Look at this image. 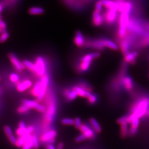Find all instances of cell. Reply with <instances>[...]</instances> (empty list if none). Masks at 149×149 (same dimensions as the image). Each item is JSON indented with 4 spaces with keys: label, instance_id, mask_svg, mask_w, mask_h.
Here are the masks:
<instances>
[{
    "label": "cell",
    "instance_id": "8d00e7d4",
    "mask_svg": "<svg viewBox=\"0 0 149 149\" xmlns=\"http://www.w3.org/2000/svg\"><path fill=\"white\" fill-rule=\"evenodd\" d=\"M32 141H33V148L34 149H37L39 148V141L38 139L37 136L35 135L32 136Z\"/></svg>",
    "mask_w": 149,
    "mask_h": 149
},
{
    "label": "cell",
    "instance_id": "bcb514c9",
    "mask_svg": "<svg viewBox=\"0 0 149 149\" xmlns=\"http://www.w3.org/2000/svg\"><path fill=\"white\" fill-rule=\"evenodd\" d=\"M47 149H56V148L54 146L53 144H49L47 147Z\"/></svg>",
    "mask_w": 149,
    "mask_h": 149
},
{
    "label": "cell",
    "instance_id": "ab89813d",
    "mask_svg": "<svg viewBox=\"0 0 149 149\" xmlns=\"http://www.w3.org/2000/svg\"><path fill=\"white\" fill-rule=\"evenodd\" d=\"M4 130H5L6 134L8 136V138H9V137H10V136L13 135V133H12V129L9 126H6L5 128H4Z\"/></svg>",
    "mask_w": 149,
    "mask_h": 149
},
{
    "label": "cell",
    "instance_id": "4fadbf2b",
    "mask_svg": "<svg viewBox=\"0 0 149 149\" xmlns=\"http://www.w3.org/2000/svg\"><path fill=\"white\" fill-rule=\"evenodd\" d=\"M101 40L104 48H107L113 50H117L119 49L118 45L116 43H114L112 40L106 38L102 37L100 38Z\"/></svg>",
    "mask_w": 149,
    "mask_h": 149
},
{
    "label": "cell",
    "instance_id": "74e56055",
    "mask_svg": "<svg viewBox=\"0 0 149 149\" xmlns=\"http://www.w3.org/2000/svg\"><path fill=\"white\" fill-rule=\"evenodd\" d=\"M97 100H98V98H97V96H96V95H92L88 98V102L91 104H95L97 101Z\"/></svg>",
    "mask_w": 149,
    "mask_h": 149
},
{
    "label": "cell",
    "instance_id": "f6af8a7d",
    "mask_svg": "<svg viewBox=\"0 0 149 149\" xmlns=\"http://www.w3.org/2000/svg\"><path fill=\"white\" fill-rule=\"evenodd\" d=\"M34 130V128L32 126H29L27 128V133L29 134H31L32 133V132H33Z\"/></svg>",
    "mask_w": 149,
    "mask_h": 149
},
{
    "label": "cell",
    "instance_id": "c3c4849f",
    "mask_svg": "<svg viewBox=\"0 0 149 149\" xmlns=\"http://www.w3.org/2000/svg\"><path fill=\"white\" fill-rule=\"evenodd\" d=\"M3 6L1 3H0V13L3 11Z\"/></svg>",
    "mask_w": 149,
    "mask_h": 149
},
{
    "label": "cell",
    "instance_id": "1f68e13d",
    "mask_svg": "<svg viewBox=\"0 0 149 149\" xmlns=\"http://www.w3.org/2000/svg\"><path fill=\"white\" fill-rule=\"evenodd\" d=\"M27 135H24V136H19L18 138L17 139L16 145L17 147H19V148H21L22 147V146H23L24 143L25 142V140H26Z\"/></svg>",
    "mask_w": 149,
    "mask_h": 149
},
{
    "label": "cell",
    "instance_id": "b9f144b4",
    "mask_svg": "<svg viewBox=\"0 0 149 149\" xmlns=\"http://www.w3.org/2000/svg\"><path fill=\"white\" fill-rule=\"evenodd\" d=\"M86 139H87V138L86 137L85 135L84 134H80V135H79L76 138V141L79 143V142H81Z\"/></svg>",
    "mask_w": 149,
    "mask_h": 149
},
{
    "label": "cell",
    "instance_id": "484cf974",
    "mask_svg": "<svg viewBox=\"0 0 149 149\" xmlns=\"http://www.w3.org/2000/svg\"><path fill=\"white\" fill-rule=\"evenodd\" d=\"M140 44L142 47L146 48L149 46V32L144 34L140 40Z\"/></svg>",
    "mask_w": 149,
    "mask_h": 149
},
{
    "label": "cell",
    "instance_id": "52a82bcc",
    "mask_svg": "<svg viewBox=\"0 0 149 149\" xmlns=\"http://www.w3.org/2000/svg\"><path fill=\"white\" fill-rule=\"evenodd\" d=\"M8 57L11 63L18 72H21L26 68L23 62L21 61L14 54H10Z\"/></svg>",
    "mask_w": 149,
    "mask_h": 149
},
{
    "label": "cell",
    "instance_id": "681fc988",
    "mask_svg": "<svg viewBox=\"0 0 149 149\" xmlns=\"http://www.w3.org/2000/svg\"><path fill=\"white\" fill-rule=\"evenodd\" d=\"M3 32H4V31H3V29H2V28L0 27V34H1V33H2Z\"/></svg>",
    "mask_w": 149,
    "mask_h": 149
},
{
    "label": "cell",
    "instance_id": "d6986e66",
    "mask_svg": "<svg viewBox=\"0 0 149 149\" xmlns=\"http://www.w3.org/2000/svg\"><path fill=\"white\" fill-rule=\"evenodd\" d=\"M122 82L124 88L127 90L130 91L133 90L134 87L133 81L130 76H125L123 77Z\"/></svg>",
    "mask_w": 149,
    "mask_h": 149
},
{
    "label": "cell",
    "instance_id": "603a6c76",
    "mask_svg": "<svg viewBox=\"0 0 149 149\" xmlns=\"http://www.w3.org/2000/svg\"><path fill=\"white\" fill-rule=\"evenodd\" d=\"M55 113V106L54 103H51L49 106L47 112V120L48 122H51L53 120L54 116Z\"/></svg>",
    "mask_w": 149,
    "mask_h": 149
},
{
    "label": "cell",
    "instance_id": "f907efd6",
    "mask_svg": "<svg viewBox=\"0 0 149 149\" xmlns=\"http://www.w3.org/2000/svg\"><path fill=\"white\" fill-rule=\"evenodd\" d=\"M146 116H149V110L147 112V113H146Z\"/></svg>",
    "mask_w": 149,
    "mask_h": 149
},
{
    "label": "cell",
    "instance_id": "f546056e",
    "mask_svg": "<svg viewBox=\"0 0 149 149\" xmlns=\"http://www.w3.org/2000/svg\"><path fill=\"white\" fill-rule=\"evenodd\" d=\"M23 63L24 64L26 68H27L31 71L33 72H35L36 71V66L34 63H33L32 61L28 60H24L23 61Z\"/></svg>",
    "mask_w": 149,
    "mask_h": 149
},
{
    "label": "cell",
    "instance_id": "6da1fadb",
    "mask_svg": "<svg viewBox=\"0 0 149 149\" xmlns=\"http://www.w3.org/2000/svg\"><path fill=\"white\" fill-rule=\"evenodd\" d=\"M149 98L143 97L136 102L131 108V114L127 117L128 124H131L134 120L140 119L146 115L149 109Z\"/></svg>",
    "mask_w": 149,
    "mask_h": 149
},
{
    "label": "cell",
    "instance_id": "7dc6e473",
    "mask_svg": "<svg viewBox=\"0 0 149 149\" xmlns=\"http://www.w3.org/2000/svg\"><path fill=\"white\" fill-rule=\"evenodd\" d=\"M63 148H64V144L62 143H60L58 145L56 149H63Z\"/></svg>",
    "mask_w": 149,
    "mask_h": 149
},
{
    "label": "cell",
    "instance_id": "d6a6232c",
    "mask_svg": "<svg viewBox=\"0 0 149 149\" xmlns=\"http://www.w3.org/2000/svg\"><path fill=\"white\" fill-rule=\"evenodd\" d=\"M9 33L7 31H4L0 34V43H4L8 39Z\"/></svg>",
    "mask_w": 149,
    "mask_h": 149
},
{
    "label": "cell",
    "instance_id": "f1b7e54d",
    "mask_svg": "<svg viewBox=\"0 0 149 149\" xmlns=\"http://www.w3.org/2000/svg\"><path fill=\"white\" fill-rule=\"evenodd\" d=\"M127 122H124L120 124L121 128V134L123 136H127L129 134V128Z\"/></svg>",
    "mask_w": 149,
    "mask_h": 149
},
{
    "label": "cell",
    "instance_id": "44dd1931",
    "mask_svg": "<svg viewBox=\"0 0 149 149\" xmlns=\"http://www.w3.org/2000/svg\"><path fill=\"white\" fill-rule=\"evenodd\" d=\"M140 124L139 119H136L134 120L130 124V127L129 128V135H134L137 133L138 130L139 125Z\"/></svg>",
    "mask_w": 149,
    "mask_h": 149
},
{
    "label": "cell",
    "instance_id": "7402d4cb",
    "mask_svg": "<svg viewBox=\"0 0 149 149\" xmlns=\"http://www.w3.org/2000/svg\"><path fill=\"white\" fill-rule=\"evenodd\" d=\"M16 133L18 136H22L29 134L27 133V127L26 126V124L23 122L19 123V127L16 131Z\"/></svg>",
    "mask_w": 149,
    "mask_h": 149
},
{
    "label": "cell",
    "instance_id": "836d02e7",
    "mask_svg": "<svg viewBox=\"0 0 149 149\" xmlns=\"http://www.w3.org/2000/svg\"><path fill=\"white\" fill-rule=\"evenodd\" d=\"M10 79L11 82L13 83H17L19 81V75L16 73H12L10 76Z\"/></svg>",
    "mask_w": 149,
    "mask_h": 149
},
{
    "label": "cell",
    "instance_id": "9a60e30c",
    "mask_svg": "<svg viewBox=\"0 0 149 149\" xmlns=\"http://www.w3.org/2000/svg\"><path fill=\"white\" fill-rule=\"evenodd\" d=\"M73 90L76 92V93L77 94V96H80L81 97H85L87 99L92 95L91 91L86 90L85 88H84L80 86H74L73 88Z\"/></svg>",
    "mask_w": 149,
    "mask_h": 149
},
{
    "label": "cell",
    "instance_id": "f35d334b",
    "mask_svg": "<svg viewBox=\"0 0 149 149\" xmlns=\"http://www.w3.org/2000/svg\"><path fill=\"white\" fill-rule=\"evenodd\" d=\"M103 10V5L101 3V2H100V1L99 0L98 1H97L95 4V11L99 12H102Z\"/></svg>",
    "mask_w": 149,
    "mask_h": 149
},
{
    "label": "cell",
    "instance_id": "f5cc1de1",
    "mask_svg": "<svg viewBox=\"0 0 149 149\" xmlns=\"http://www.w3.org/2000/svg\"><path fill=\"white\" fill-rule=\"evenodd\" d=\"M0 80H1V77H0Z\"/></svg>",
    "mask_w": 149,
    "mask_h": 149
},
{
    "label": "cell",
    "instance_id": "ffe728a7",
    "mask_svg": "<svg viewBox=\"0 0 149 149\" xmlns=\"http://www.w3.org/2000/svg\"><path fill=\"white\" fill-rule=\"evenodd\" d=\"M138 53L137 52H130L124 56V60L125 63L134 64L135 63V60L138 56Z\"/></svg>",
    "mask_w": 149,
    "mask_h": 149
},
{
    "label": "cell",
    "instance_id": "2e32d148",
    "mask_svg": "<svg viewBox=\"0 0 149 149\" xmlns=\"http://www.w3.org/2000/svg\"><path fill=\"white\" fill-rule=\"evenodd\" d=\"M103 7H104L107 10H112L118 11L117 3L115 0H100Z\"/></svg>",
    "mask_w": 149,
    "mask_h": 149
},
{
    "label": "cell",
    "instance_id": "8fae6325",
    "mask_svg": "<svg viewBox=\"0 0 149 149\" xmlns=\"http://www.w3.org/2000/svg\"><path fill=\"white\" fill-rule=\"evenodd\" d=\"M23 104L27 105L29 108H34L38 111L40 112H43L45 111V107L43 105L40 104L38 103V102L33 100H24L23 101Z\"/></svg>",
    "mask_w": 149,
    "mask_h": 149
},
{
    "label": "cell",
    "instance_id": "7a4b0ae2",
    "mask_svg": "<svg viewBox=\"0 0 149 149\" xmlns=\"http://www.w3.org/2000/svg\"><path fill=\"white\" fill-rule=\"evenodd\" d=\"M101 56L99 52H93L84 55L81 59L79 65V70L80 72H85L90 69L92 61L95 59H98Z\"/></svg>",
    "mask_w": 149,
    "mask_h": 149
},
{
    "label": "cell",
    "instance_id": "d4e9b609",
    "mask_svg": "<svg viewBox=\"0 0 149 149\" xmlns=\"http://www.w3.org/2000/svg\"><path fill=\"white\" fill-rule=\"evenodd\" d=\"M33 148V144L32 141V136L31 134L27 135L25 142L23 146H22V149H32Z\"/></svg>",
    "mask_w": 149,
    "mask_h": 149
},
{
    "label": "cell",
    "instance_id": "30bf717a",
    "mask_svg": "<svg viewBox=\"0 0 149 149\" xmlns=\"http://www.w3.org/2000/svg\"><path fill=\"white\" fill-rule=\"evenodd\" d=\"M79 129L82 132V134H84L85 135L87 139H92L95 138V131L88 125L86 124H82Z\"/></svg>",
    "mask_w": 149,
    "mask_h": 149
},
{
    "label": "cell",
    "instance_id": "e0dca14e",
    "mask_svg": "<svg viewBox=\"0 0 149 149\" xmlns=\"http://www.w3.org/2000/svg\"><path fill=\"white\" fill-rule=\"evenodd\" d=\"M56 136V132L55 130H50L48 132L44 134L40 138L41 141L44 143L48 142H53L54 141V139Z\"/></svg>",
    "mask_w": 149,
    "mask_h": 149
},
{
    "label": "cell",
    "instance_id": "5bb4252c",
    "mask_svg": "<svg viewBox=\"0 0 149 149\" xmlns=\"http://www.w3.org/2000/svg\"><path fill=\"white\" fill-rule=\"evenodd\" d=\"M74 40L75 45L78 47H82L85 46L86 40L84 35L80 31H77L76 33Z\"/></svg>",
    "mask_w": 149,
    "mask_h": 149
},
{
    "label": "cell",
    "instance_id": "7c38bea8",
    "mask_svg": "<svg viewBox=\"0 0 149 149\" xmlns=\"http://www.w3.org/2000/svg\"><path fill=\"white\" fill-rule=\"evenodd\" d=\"M130 41V39L126 37L124 39H122L120 43V48L124 56L130 53V49L131 47Z\"/></svg>",
    "mask_w": 149,
    "mask_h": 149
},
{
    "label": "cell",
    "instance_id": "ee69618b",
    "mask_svg": "<svg viewBox=\"0 0 149 149\" xmlns=\"http://www.w3.org/2000/svg\"><path fill=\"white\" fill-rule=\"evenodd\" d=\"M0 27L2 28L3 31H6V24L5 22L2 21V20H0Z\"/></svg>",
    "mask_w": 149,
    "mask_h": 149
},
{
    "label": "cell",
    "instance_id": "9c48e42d",
    "mask_svg": "<svg viewBox=\"0 0 149 149\" xmlns=\"http://www.w3.org/2000/svg\"><path fill=\"white\" fill-rule=\"evenodd\" d=\"M104 22V16L101 12L94 11L92 14V23L96 27H100Z\"/></svg>",
    "mask_w": 149,
    "mask_h": 149
},
{
    "label": "cell",
    "instance_id": "3957f363",
    "mask_svg": "<svg viewBox=\"0 0 149 149\" xmlns=\"http://www.w3.org/2000/svg\"><path fill=\"white\" fill-rule=\"evenodd\" d=\"M128 32L133 33L134 34L137 35H142L145 33V29L140 24L138 21L134 19V18H130V20L128 22V26H127Z\"/></svg>",
    "mask_w": 149,
    "mask_h": 149
},
{
    "label": "cell",
    "instance_id": "277c9868",
    "mask_svg": "<svg viewBox=\"0 0 149 149\" xmlns=\"http://www.w3.org/2000/svg\"><path fill=\"white\" fill-rule=\"evenodd\" d=\"M36 71L35 74L39 77H43L46 74L47 64L44 58L42 56H38L35 61Z\"/></svg>",
    "mask_w": 149,
    "mask_h": 149
},
{
    "label": "cell",
    "instance_id": "5b68a950",
    "mask_svg": "<svg viewBox=\"0 0 149 149\" xmlns=\"http://www.w3.org/2000/svg\"><path fill=\"white\" fill-rule=\"evenodd\" d=\"M118 11L112 10H107L103 16L104 22L108 25H113L114 24L118 18Z\"/></svg>",
    "mask_w": 149,
    "mask_h": 149
},
{
    "label": "cell",
    "instance_id": "ac0fdd59",
    "mask_svg": "<svg viewBox=\"0 0 149 149\" xmlns=\"http://www.w3.org/2000/svg\"><path fill=\"white\" fill-rule=\"evenodd\" d=\"M33 85L32 82L29 80H26L21 82L19 83L17 85V89L19 92H24L27 90V89L29 88Z\"/></svg>",
    "mask_w": 149,
    "mask_h": 149
},
{
    "label": "cell",
    "instance_id": "60d3db41",
    "mask_svg": "<svg viewBox=\"0 0 149 149\" xmlns=\"http://www.w3.org/2000/svg\"><path fill=\"white\" fill-rule=\"evenodd\" d=\"M74 127L77 129H80V127H81V125H82V122H81V119L79 118H76L74 119Z\"/></svg>",
    "mask_w": 149,
    "mask_h": 149
},
{
    "label": "cell",
    "instance_id": "8992f818",
    "mask_svg": "<svg viewBox=\"0 0 149 149\" xmlns=\"http://www.w3.org/2000/svg\"><path fill=\"white\" fill-rule=\"evenodd\" d=\"M85 46L92 48L96 50H103L104 47L102 43L101 39H90L86 41Z\"/></svg>",
    "mask_w": 149,
    "mask_h": 149
},
{
    "label": "cell",
    "instance_id": "4316f807",
    "mask_svg": "<svg viewBox=\"0 0 149 149\" xmlns=\"http://www.w3.org/2000/svg\"><path fill=\"white\" fill-rule=\"evenodd\" d=\"M44 12V9L39 7H32L29 10V13L32 15H40Z\"/></svg>",
    "mask_w": 149,
    "mask_h": 149
},
{
    "label": "cell",
    "instance_id": "e575fe53",
    "mask_svg": "<svg viewBox=\"0 0 149 149\" xmlns=\"http://www.w3.org/2000/svg\"><path fill=\"white\" fill-rule=\"evenodd\" d=\"M61 122L64 125H74V120L71 118H64Z\"/></svg>",
    "mask_w": 149,
    "mask_h": 149
},
{
    "label": "cell",
    "instance_id": "83f0119b",
    "mask_svg": "<svg viewBox=\"0 0 149 149\" xmlns=\"http://www.w3.org/2000/svg\"><path fill=\"white\" fill-rule=\"evenodd\" d=\"M41 90V82L39 81L37 82L34 87H33L32 90V93L33 96L37 98L40 94Z\"/></svg>",
    "mask_w": 149,
    "mask_h": 149
},
{
    "label": "cell",
    "instance_id": "7bdbcfd3",
    "mask_svg": "<svg viewBox=\"0 0 149 149\" xmlns=\"http://www.w3.org/2000/svg\"><path fill=\"white\" fill-rule=\"evenodd\" d=\"M8 139H9V140H10V142H11L12 144L16 145V142H17V139H16V137H15L13 135L12 136H10V137H9Z\"/></svg>",
    "mask_w": 149,
    "mask_h": 149
},
{
    "label": "cell",
    "instance_id": "4dcf8cb0",
    "mask_svg": "<svg viewBox=\"0 0 149 149\" xmlns=\"http://www.w3.org/2000/svg\"><path fill=\"white\" fill-rule=\"evenodd\" d=\"M65 95H66V97L68 100L69 101L74 100V99L78 96H77V94L76 93V92L73 90L71 91H67L65 92Z\"/></svg>",
    "mask_w": 149,
    "mask_h": 149
},
{
    "label": "cell",
    "instance_id": "816d5d0a",
    "mask_svg": "<svg viewBox=\"0 0 149 149\" xmlns=\"http://www.w3.org/2000/svg\"><path fill=\"white\" fill-rule=\"evenodd\" d=\"M1 18H2V17H1V15L0 14V20H1Z\"/></svg>",
    "mask_w": 149,
    "mask_h": 149
},
{
    "label": "cell",
    "instance_id": "ba28073f",
    "mask_svg": "<svg viewBox=\"0 0 149 149\" xmlns=\"http://www.w3.org/2000/svg\"><path fill=\"white\" fill-rule=\"evenodd\" d=\"M41 82V90L39 95L37 97V100L38 101H41L43 100L44 95L46 93V91L48 88L49 82V79L47 75H45L42 77V80L40 81Z\"/></svg>",
    "mask_w": 149,
    "mask_h": 149
},
{
    "label": "cell",
    "instance_id": "d590c367",
    "mask_svg": "<svg viewBox=\"0 0 149 149\" xmlns=\"http://www.w3.org/2000/svg\"><path fill=\"white\" fill-rule=\"evenodd\" d=\"M29 109L30 108L27 106V105L23 104L18 108V112H19V113L22 114V113H26L28 111H29Z\"/></svg>",
    "mask_w": 149,
    "mask_h": 149
},
{
    "label": "cell",
    "instance_id": "cb8c5ba5",
    "mask_svg": "<svg viewBox=\"0 0 149 149\" xmlns=\"http://www.w3.org/2000/svg\"><path fill=\"white\" fill-rule=\"evenodd\" d=\"M91 128H92L94 131L96 133H100L102 131V128L100 124L97 121L96 119L94 118H91L90 119Z\"/></svg>",
    "mask_w": 149,
    "mask_h": 149
}]
</instances>
